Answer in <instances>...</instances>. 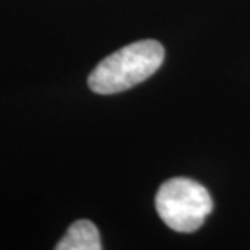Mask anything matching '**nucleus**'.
<instances>
[{
    "mask_svg": "<svg viewBox=\"0 0 250 250\" xmlns=\"http://www.w3.org/2000/svg\"><path fill=\"white\" fill-rule=\"evenodd\" d=\"M164 47L154 39L132 42L103 59L89 73L88 86L98 94H116L148 80L163 65Z\"/></svg>",
    "mask_w": 250,
    "mask_h": 250,
    "instance_id": "f257e3e1",
    "label": "nucleus"
},
{
    "mask_svg": "<svg viewBox=\"0 0 250 250\" xmlns=\"http://www.w3.org/2000/svg\"><path fill=\"white\" fill-rule=\"evenodd\" d=\"M156 211L172 231L193 232L213 211V200L202 184L186 177L169 179L156 193Z\"/></svg>",
    "mask_w": 250,
    "mask_h": 250,
    "instance_id": "f03ea898",
    "label": "nucleus"
},
{
    "mask_svg": "<svg viewBox=\"0 0 250 250\" xmlns=\"http://www.w3.org/2000/svg\"><path fill=\"white\" fill-rule=\"evenodd\" d=\"M57 250H101V237L98 228L88 219H78L68 228L67 234L59 241Z\"/></svg>",
    "mask_w": 250,
    "mask_h": 250,
    "instance_id": "7ed1b4c3",
    "label": "nucleus"
}]
</instances>
